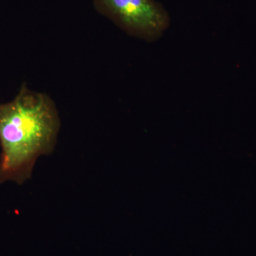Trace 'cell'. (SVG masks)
Here are the masks:
<instances>
[{
  "label": "cell",
  "mask_w": 256,
  "mask_h": 256,
  "mask_svg": "<svg viewBox=\"0 0 256 256\" xmlns=\"http://www.w3.org/2000/svg\"><path fill=\"white\" fill-rule=\"evenodd\" d=\"M94 6L127 34L146 42L160 40L171 24L168 10L156 0H94Z\"/></svg>",
  "instance_id": "2"
},
{
  "label": "cell",
  "mask_w": 256,
  "mask_h": 256,
  "mask_svg": "<svg viewBox=\"0 0 256 256\" xmlns=\"http://www.w3.org/2000/svg\"><path fill=\"white\" fill-rule=\"evenodd\" d=\"M60 127L54 101L26 82L12 100L0 104V184L30 180L37 159L54 151Z\"/></svg>",
  "instance_id": "1"
}]
</instances>
